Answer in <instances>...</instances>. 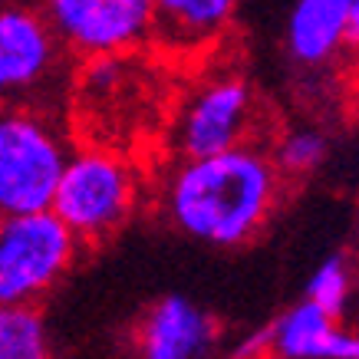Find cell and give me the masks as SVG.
<instances>
[{"label": "cell", "mask_w": 359, "mask_h": 359, "mask_svg": "<svg viewBox=\"0 0 359 359\" xmlns=\"http://www.w3.org/2000/svg\"><path fill=\"white\" fill-rule=\"evenodd\" d=\"M353 0H294L283 27L287 56L300 69H327L349 50Z\"/></svg>", "instance_id": "9c48e42d"}, {"label": "cell", "mask_w": 359, "mask_h": 359, "mask_svg": "<svg viewBox=\"0 0 359 359\" xmlns=\"http://www.w3.org/2000/svg\"><path fill=\"white\" fill-rule=\"evenodd\" d=\"M60 56V36L40 7L7 4L0 11V89L27 96L50 79Z\"/></svg>", "instance_id": "52a82bcc"}, {"label": "cell", "mask_w": 359, "mask_h": 359, "mask_svg": "<svg viewBox=\"0 0 359 359\" xmlns=\"http://www.w3.org/2000/svg\"><path fill=\"white\" fill-rule=\"evenodd\" d=\"M349 56L359 60V0H353V11H349Z\"/></svg>", "instance_id": "2e32d148"}, {"label": "cell", "mask_w": 359, "mask_h": 359, "mask_svg": "<svg viewBox=\"0 0 359 359\" xmlns=\"http://www.w3.org/2000/svg\"><path fill=\"white\" fill-rule=\"evenodd\" d=\"M60 43L76 56H122L155 40V0H40Z\"/></svg>", "instance_id": "8992f818"}, {"label": "cell", "mask_w": 359, "mask_h": 359, "mask_svg": "<svg viewBox=\"0 0 359 359\" xmlns=\"http://www.w3.org/2000/svg\"><path fill=\"white\" fill-rule=\"evenodd\" d=\"M0 359H50L46 323L36 306L0 310Z\"/></svg>", "instance_id": "7c38bea8"}, {"label": "cell", "mask_w": 359, "mask_h": 359, "mask_svg": "<svg viewBox=\"0 0 359 359\" xmlns=\"http://www.w3.org/2000/svg\"><path fill=\"white\" fill-rule=\"evenodd\" d=\"M241 0H155V43L168 53H201L231 27Z\"/></svg>", "instance_id": "8fae6325"}, {"label": "cell", "mask_w": 359, "mask_h": 359, "mask_svg": "<svg viewBox=\"0 0 359 359\" xmlns=\"http://www.w3.org/2000/svg\"><path fill=\"white\" fill-rule=\"evenodd\" d=\"M135 195V172L116 149L83 145L69 155L53 211L79 241H102L129 218Z\"/></svg>", "instance_id": "3957f363"}, {"label": "cell", "mask_w": 359, "mask_h": 359, "mask_svg": "<svg viewBox=\"0 0 359 359\" xmlns=\"http://www.w3.org/2000/svg\"><path fill=\"white\" fill-rule=\"evenodd\" d=\"M271 356L277 359H359V337L339 327V316L313 300H300L271 323Z\"/></svg>", "instance_id": "30bf717a"}, {"label": "cell", "mask_w": 359, "mask_h": 359, "mask_svg": "<svg viewBox=\"0 0 359 359\" xmlns=\"http://www.w3.org/2000/svg\"><path fill=\"white\" fill-rule=\"evenodd\" d=\"M280 182L273 152L248 142L218 155L175 158L158 201L168 224L182 234L211 248H238L267 224Z\"/></svg>", "instance_id": "6da1fadb"}, {"label": "cell", "mask_w": 359, "mask_h": 359, "mask_svg": "<svg viewBox=\"0 0 359 359\" xmlns=\"http://www.w3.org/2000/svg\"><path fill=\"white\" fill-rule=\"evenodd\" d=\"M76 244L53 208L7 215L0 224V304L33 306L66 273Z\"/></svg>", "instance_id": "277c9868"}, {"label": "cell", "mask_w": 359, "mask_h": 359, "mask_svg": "<svg viewBox=\"0 0 359 359\" xmlns=\"http://www.w3.org/2000/svg\"><path fill=\"white\" fill-rule=\"evenodd\" d=\"M63 135L43 112L11 109L0 119V211H50L69 165Z\"/></svg>", "instance_id": "7a4b0ae2"}, {"label": "cell", "mask_w": 359, "mask_h": 359, "mask_svg": "<svg viewBox=\"0 0 359 359\" xmlns=\"http://www.w3.org/2000/svg\"><path fill=\"white\" fill-rule=\"evenodd\" d=\"M257 356H271V323L261 327L257 333H250L248 339H241L234 349V359H257Z\"/></svg>", "instance_id": "9a60e30c"}, {"label": "cell", "mask_w": 359, "mask_h": 359, "mask_svg": "<svg viewBox=\"0 0 359 359\" xmlns=\"http://www.w3.org/2000/svg\"><path fill=\"white\" fill-rule=\"evenodd\" d=\"M306 300H313L316 306H323L333 316L343 313V306L349 300V267L343 257H327L310 273V280H306Z\"/></svg>", "instance_id": "5bb4252c"}, {"label": "cell", "mask_w": 359, "mask_h": 359, "mask_svg": "<svg viewBox=\"0 0 359 359\" xmlns=\"http://www.w3.org/2000/svg\"><path fill=\"white\" fill-rule=\"evenodd\" d=\"M327 158V139L316 129H290L273 145V162L283 172V178L316 172Z\"/></svg>", "instance_id": "4fadbf2b"}, {"label": "cell", "mask_w": 359, "mask_h": 359, "mask_svg": "<svg viewBox=\"0 0 359 359\" xmlns=\"http://www.w3.org/2000/svg\"><path fill=\"white\" fill-rule=\"evenodd\" d=\"M215 320L188 297H162L145 310L135 330L139 359H208L215 346Z\"/></svg>", "instance_id": "ba28073f"}, {"label": "cell", "mask_w": 359, "mask_h": 359, "mask_svg": "<svg viewBox=\"0 0 359 359\" xmlns=\"http://www.w3.org/2000/svg\"><path fill=\"white\" fill-rule=\"evenodd\" d=\"M257 99L254 89L234 69H218L201 79L172 122V149L178 158L218 155L254 142Z\"/></svg>", "instance_id": "5b68a950"}]
</instances>
